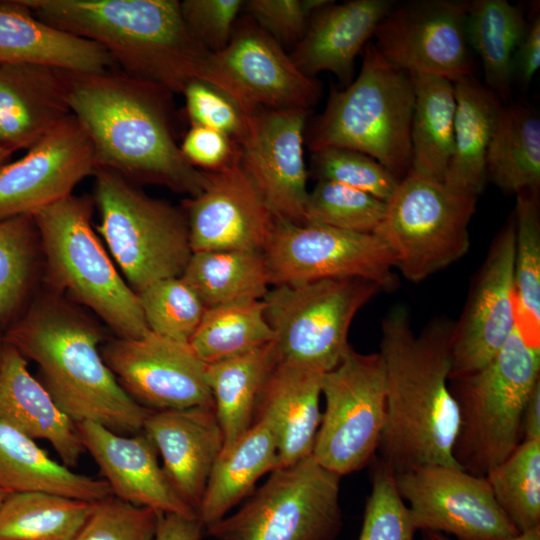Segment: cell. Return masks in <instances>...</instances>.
Wrapping results in <instances>:
<instances>
[{"instance_id": "1f68e13d", "label": "cell", "mask_w": 540, "mask_h": 540, "mask_svg": "<svg viewBox=\"0 0 540 540\" xmlns=\"http://www.w3.org/2000/svg\"><path fill=\"white\" fill-rule=\"evenodd\" d=\"M278 362L273 342L206 364V381L223 433L222 450L231 447L254 423L264 385Z\"/></svg>"}, {"instance_id": "680465c9", "label": "cell", "mask_w": 540, "mask_h": 540, "mask_svg": "<svg viewBox=\"0 0 540 540\" xmlns=\"http://www.w3.org/2000/svg\"><path fill=\"white\" fill-rule=\"evenodd\" d=\"M9 494L11 493L6 490L0 489V506Z\"/></svg>"}, {"instance_id": "ac0fdd59", "label": "cell", "mask_w": 540, "mask_h": 540, "mask_svg": "<svg viewBox=\"0 0 540 540\" xmlns=\"http://www.w3.org/2000/svg\"><path fill=\"white\" fill-rule=\"evenodd\" d=\"M513 213L499 230L473 277L463 311L450 335V379L471 374L486 365L515 328Z\"/></svg>"}, {"instance_id": "cb8c5ba5", "label": "cell", "mask_w": 540, "mask_h": 540, "mask_svg": "<svg viewBox=\"0 0 540 540\" xmlns=\"http://www.w3.org/2000/svg\"><path fill=\"white\" fill-rule=\"evenodd\" d=\"M391 0L331 1L316 11L290 58L305 75L328 71L351 83L355 61L393 7Z\"/></svg>"}, {"instance_id": "3957f363", "label": "cell", "mask_w": 540, "mask_h": 540, "mask_svg": "<svg viewBox=\"0 0 540 540\" xmlns=\"http://www.w3.org/2000/svg\"><path fill=\"white\" fill-rule=\"evenodd\" d=\"M104 328L78 304L41 284L4 341L39 367L40 382L75 423L142 432L152 410L135 402L105 363Z\"/></svg>"}, {"instance_id": "d6a6232c", "label": "cell", "mask_w": 540, "mask_h": 540, "mask_svg": "<svg viewBox=\"0 0 540 540\" xmlns=\"http://www.w3.org/2000/svg\"><path fill=\"white\" fill-rule=\"evenodd\" d=\"M409 75L414 91L410 171L444 182L454 146V84L440 76Z\"/></svg>"}, {"instance_id": "d590c367", "label": "cell", "mask_w": 540, "mask_h": 540, "mask_svg": "<svg viewBox=\"0 0 540 540\" xmlns=\"http://www.w3.org/2000/svg\"><path fill=\"white\" fill-rule=\"evenodd\" d=\"M486 174L507 192L539 190L540 119L520 103L503 106L487 154Z\"/></svg>"}, {"instance_id": "4316f807", "label": "cell", "mask_w": 540, "mask_h": 540, "mask_svg": "<svg viewBox=\"0 0 540 540\" xmlns=\"http://www.w3.org/2000/svg\"><path fill=\"white\" fill-rule=\"evenodd\" d=\"M0 419L23 434L50 443L66 467L85 451L76 423L28 370L27 359L5 342L0 362Z\"/></svg>"}, {"instance_id": "ab89813d", "label": "cell", "mask_w": 540, "mask_h": 540, "mask_svg": "<svg viewBox=\"0 0 540 540\" xmlns=\"http://www.w3.org/2000/svg\"><path fill=\"white\" fill-rule=\"evenodd\" d=\"M273 342L262 300H243L206 308L189 341L206 364L236 356Z\"/></svg>"}, {"instance_id": "4dcf8cb0", "label": "cell", "mask_w": 540, "mask_h": 540, "mask_svg": "<svg viewBox=\"0 0 540 540\" xmlns=\"http://www.w3.org/2000/svg\"><path fill=\"white\" fill-rule=\"evenodd\" d=\"M277 465L274 434L264 420H255L231 447L221 451L212 468L197 510L204 529L224 518Z\"/></svg>"}, {"instance_id": "52a82bcc", "label": "cell", "mask_w": 540, "mask_h": 540, "mask_svg": "<svg viewBox=\"0 0 540 540\" xmlns=\"http://www.w3.org/2000/svg\"><path fill=\"white\" fill-rule=\"evenodd\" d=\"M539 381L540 347L516 327L486 365L449 379L460 417L453 457L463 470L485 477L522 442L523 411Z\"/></svg>"}, {"instance_id": "836d02e7", "label": "cell", "mask_w": 540, "mask_h": 540, "mask_svg": "<svg viewBox=\"0 0 540 540\" xmlns=\"http://www.w3.org/2000/svg\"><path fill=\"white\" fill-rule=\"evenodd\" d=\"M526 25L523 11L506 0L469 1L467 42L482 61L485 86L501 102L511 96L513 58Z\"/></svg>"}, {"instance_id": "277c9868", "label": "cell", "mask_w": 540, "mask_h": 540, "mask_svg": "<svg viewBox=\"0 0 540 540\" xmlns=\"http://www.w3.org/2000/svg\"><path fill=\"white\" fill-rule=\"evenodd\" d=\"M47 24L103 47L117 67L183 92L202 80L209 51L194 37L177 0H19Z\"/></svg>"}, {"instance_id": "8992f818", "label": "cell", "mask_w": 540, "mask_h": 540, "mask_svg": "<svg viewBox=\"0 0 540 540\" xmlns=\"http://www.w3.org/2000/svg\"><path fill=\"white\" fill-rule=\"evenodd\" d=\"M362 52L358 76L344 90L331 91L307 143L312 152L336 147L366 154L401 181L411 164V77L391 65L374 42Z\"/></svg>"}, {"instance_id": "83f0119b", "label": "cell", "mask_w": 540, "mask_h": 540, "mask_svg": "<svg viewBox=\"0 0 540 540\" xmlns=\"http://www.w3.org/2000/svg\"><path fill=\"white\" fill-rule=\"evenodd\" d=\"M5 63L78 72L118 68L103 47L39 20L19 0L0 1V64Z\"/></svg>"}, {"instance_id": "7a4b0ae2", "label": "cell", "mask_w": 540, "mask_h": 540, "mask_svg": "<svg viewBox=\"0 0 540 540\" xmlns=\"http://www.w3.org/2000/svg\"><path fill=\"white\" fill-rule=\"evenodd\" d=\"M63 74L71 113L90 136L98 167L189 197L201 191L205 172L187 162L175 138L173 93L119 68Z\"/></svg>"}, {"instance_id": "6f0895ef", "label": "cell", "mask_w": 540, "mask_h": 540, "mask_svg": "<svg viewBox=\"0 0 540 540\" xmlns=\"http://www.w3.org/2000/svg\"><path fill=\"white\" fill-rule=\"evenodd\" d=\"M4 345H5V341H4V332H3V330L0 328V362H1V358H2V353H3Z\"/></svg>"}, {"instance_id": "60d3db41", "label": "cell", "mask_w": 540, "mask_h": 540, "mask_svg": "<svg viewBox=\"0 0 540 540\" xmlns=\"http://www.w3.org/2000/svg\"><path fill=\"white\" fill-rule=\"evenodd\" d=\"M485 478L519 534L540 526V440L522 441Z\"/></svg>"}, {"instance_id": "d6986e66", "label": "cell", "mask_w": 540, "mask_h": 540, "mask_svg": "<svg viewBox=\"0 0 540 540\" xmlns=\"http://www.w3.org/2000/svg\"><path fill=\"white\" fill-rule=\"evenodd\" d=\"M97 167L90 136L70 114L23 157L0 167V220L33 215L66 198Z\"/></svg>"}, {"instance_id": "7c38bea8", "label": "cell", "mask_w": 540, "mask_h": 540, "mask_svg": "<svg viewBox=\"0 0 540 540\" xmlns=\"http://www.w3.org/2000/svg\"><path fill=\"white\" fill-rule=\"evenodd\" d=\"M325 410L312 451L324 468L340 476L362 469L378 450L386 416V383L379 352L351 346L322 376Z\"/></svg>"}, {"instance_id": "d4e9b609", "label": "cell", "mask_w": 540, "mask_h": 540, "mask_svg": "<svg viewBox=\"0 0 540 540\" xmlns=\"http://www.w3.org/2000/svg\"><path fill=\"white\" fill-rule=\"evenodd\" d=\"M71 113L63 69L0 64V145L29 149Z\"/></svg>"}, {"instance_id": "8d00e7d4", "label": "cell", "mask_w": 540, "mask_h": 540, "mask_svg": "<svg viewBox=\"0 0 540 540\" xmlns=\"http://www.w3.org/2000/svg\"><path fill=\"white\" fill-rule=\"evenodd\" d=\"M44 258L32 215L0 220V328L24 313L42 284Z\"/></svg>"}, {"instance_id": "db71d44e", "label": "cell", "mask_w": 540, "mask_h": 540, "mask_svg": "<svg viewBox=\"0 0 540 540\" xmlns=\"http://www.w3.org/2000/svg\"><path fill=\"white\" fill-rule=\"evenodd\" d=\"M522 441L540 440V381L533 388L522 417Z\"/></svg>"}, {"instance_id": "f546056e", "label": "cell", "mask_w": 540, "mask_h": 540, "mask_svg": "<svg viewBox=\"0 0 540 540\" xmlns=\"http://www.w3.org/2000/svg\"><path fill=\"white\" fill-rule=\"evenodd\" d=\"M0 489L9 493L46 492L95 502L112 491L104 479L53 460L35 440L0 419Z\"/></svg>"}, {"instance_id": "f1b7e54d", "label": "cell", "mask_w": 540, "mask_h": 540, "mask_svg": "<svg viewBox=\"0 0 540 540\" xmlns=\"http://www.w3.org/2000/svg\"><path fill=\"white\" fill-rule=\"evenodd\" d=\"M456 97L453 154L444 184L478 197L484 189L486 154L503 107L498 96L473 75L453 81Z\"/></svg>"}, {"instance_id": "5bb4252c", "label": "cell", "mask_w": 540, "mask_h": 540, "mask_svg": "<svg viewBox=\"0 0 540 540\" xmlns=\"http://www.w3.org/2000/svg\"><path fill=\"white\" fill-rule=\"evenodd\" d=\"M271 286L329 278H363L382 291L398 285L395 258L375 234L277 218L266 246Z\"/></svg>"}, {"instance_id": "603a6c76", "label": "cell", "mask_w": 540, "mask_h": 540, "mask_svg": "<svg viewBox=\"0 0 540 540\" xmlns=\"http://www.w3.org/2000/svg\"><path fill=\"white\" fill-rule=\"evenodd\" d=\"M142 431L160 454L172 487L197 514L224 444L214 407L152 411Z\"/></svg>"}, {"instance_id": "ee69618b", "label": "cell", "mask_w": 540, "mask_h": 540, "mask_svg": "<svg viewBox=\"0 0 540 540\" xmlns=\"http://www.w3.org/2000/svg\"><path fill=\"white\" fill-rule=\"evenodd\" d=\"M318 180L340 183L387 202L399 180L378 161L358 151L327 147L312 154Z\"/></svg>"}, {"instance_id": "bcb514c9", "label": "cell", "mask_w": 540, "mask_h": 540, "mask_svg": "<svg viewBox=\"0 0 540 540\" xmlns=\"http://www.w3.org/2000/svg\"><path fill=\"white\" fill-rule=\"evenodd\" d=\"M160 513L112 494L94 502L74 540H154Z\"/></svg>"}, {"instance_id": "30bf717a", "label": "cell", "mask_w": 540, "mask_h": 540, "mask_svg": "<svg viewBox=\"0 0 540 540\" xmlns=\"http://www.w3.org/2000/svg\"><path fill=\"white\" fill-rule=\"evenodd\" d=\"M380 291L357 277L273 286L263 301L278 361L321 373L333 369L350 347L355 315Z\"/></svg>"}, {"instance_id": "7bdbcfd3", "label": "cell", "mask_w": 540, "mask_h": 540, "mask_svg": "<svg viewBox=\"0 0 540 540\" xmlns=\"http://www.w3.org/2000/svg\"><path fill=\"white\" fill-rule=\"evenodd\" d=\"M137 294L149 331L189 343L206 308L181 276L157 280Z\"/></svg>"}, {"instance_id": "c3c4849f", "label": "cell", "mask_w": 540, "mask_h": 540, "mask_svg": "<svg viewBox=\"0 0 540 540\" xmlns=\"http://www.w3.org/2000/svg\"><path fill=\"white\" fill-rule=\"evenodd\" d=\"M329 0H249L244 2L249 17L280 45H296L303 37L311 16Z\"/></svg>"}, {"instance_id": "f6af8a7d", "label": "cell", "mask_w": 540, "mask_h": 540, "mask_svg": "<svg viewBox=\"0 0 540 540\" xmlns=\"http://www.w3.org/2000/svg\"><path fill=\"white\" fill-rule=\"evenodd\" d=\"M416 531L409 508L397 490L394 472L379 460L358 540H414Z\"/></svg>"}, {"instance_id": "5b68a950", "label": "cell", "mask_w": 540, "mask_h": 540, "mask_svg": "<svg viewBox=\"0 0 540 540\" xmlns=\"http://www.w3.org/2000/svg\"><path fill=\"white\" fill-rule=\"evenodd\" d=\"M93 196L71 194L35 214L42 284L91 310L116 337L149 332L138 294L116 269L93 227Z\"/></svg>"}, {"instance_id": "816d5d0a", "label": "cell", "mask_w": 540, "mask_h": 540, "mask_svg": "<svg viewBox=\"0 0 540 540\" xmlns=\"http://www.w3.org/2000/svg\"><path fill=\"white\" fill-rule=\"evenodd\" d=\"M540 66V16L539 10L526 25L525 33L513 58V77L528 84Z\"/></svg>"}, {"instance_id": "9c48e42d", "label": "cell", "mask_w": 540, "mask_h": 540, "mask_svg": "<svg viewBox=\"0 0 540 540\" xmlns=\"http://www.w3.org/2000/svg\"><path fill=\"white\" fill-rule=\"evenodd\" d=\"M477 198L409 170L374 234L388 246L403 277L420 283L467 254Z\"/></svg>"}, {"instance_id": "7dc6e473", "label": "cell", "mask_w": 540, "mask_h": 540, "mask_svg": "<svg viewBox=\"0 0 540 540\" xmlns=\"http://www.w3.org/2000/svg\"><path fill=\"white\" fill-rule=\"evenodd\" d=\"M182 94L191 125L215 129L239 143L246 130L247 115L233 98L202 80L189 82Z\"/></svg>"}, {"instance_id": "6da1fadb", "label": "cell", "mask_w": 540, "mask_h": 540, "mask_svg": "<svg viewBox=\"0 0 540 540\" xmlns=\"http://www.w3.org/2000/svg\"><path fill=\"white\" fill-rule=\"evenodd\" d=\"M452 326L436 317L415 333L403 305L383 317L386 416L378 450L394 474L423 465L460 467L453 457L460 417L449 386Z\"/></svg>"}, {"instance_id": "11a10c76", "label": "cell", "mask_w": 540, "mask_h": 540, "mask_svg": "<svg viewBox=\"0 0 540 540\" xmlns=\"http://www.w3.org/2000/svg\"><path fill=\"white\" fill-rule=\"evenodd\" d=\"M427 540H452L450 537L442 533L425 532ZM509 540H540V526L530 531L521 533Z\"/></svg>"}, {"instance_id": "74e56055", "label": "cell", "mask_w": 540, "mask_h": 540, "mask_svg": "<svg viewBox=\"0 0 540 540\" xmlns=\"http://www.w3.org/2000/svg\"><path fill=\"white\" fill-rule=\"evenodd\" d=\"M93 505L46 492L11 493L0 506V540H74Z\"/></svg>"}, {"instance_id": "2e32d148", "label": "cell", "mask_w": 540, "mask_h": 540, "mask_svg": "<svg viewBox=\"0 0 540 540\" xmlns=\"http://www.w3.org/2000/svg\"><path fill=\"white\" fill-rule=\"evenodd\" d=\"M469 1L425 0L393 5L375 33V46L409 74L455 81L472 75L466 36Z\"/></svg>"}, {"instance_id": "9f6ffc18", "label": "cell", "mask_w": 540, "mask_h": 540, "mask_svg": "<svg viewBox=\"0 0 540 540\" xmlns=\"http://www.w3.org/2000/svg\"><path fill=\"white\" fill-rule=\"evenodd\" d=\"M13 152L2 147L0 145V167L3 166L4 164L8 163V160L10 159V157L12 156Z\"/></svg>"}, {"instance_id": "e575fe53", "label": "cell", "mask_w": 540, "mask_h": 540, "mask_svg": "<svg viewBox=\"0 0 540 540\" xmlns=\"http://www.w3.org/2000/svg\"><path fill=\"white\" fill-rule=\"evenodd\" d=\"M181 277L205 308L243 300H262L271 286L262 252H193Z\"/></svg>"}, {"instance_id": "f5cc1de1", "label": "cell", "mask_w": 540, "mask_h": 540, "mask_svg": "<svg viewBox=\"0 0 540 540\" xmlns=\"http://www.w3.org/2000/svg\"><path fill=\"white\" fill-rule=\"evenodd\" d=\"M203 529L198 518L160 513L154 540H200Z\"/></svg>"}, {"instance_id": "8fae6325", "label": "cell", "mask_w": 540, "mask_h": 540, "mask_svg": "<svg viewBox=\"0 0 540 540\" xmlns=\"http://www.w3.org/2000/svg\"><path fill=\"white\" fill-rule=\"evenodd\" d=\"M340 478L311 454L273 470L238 511L206 530L216 540H335Z\"/></svg>"}, {"instance_id": "f35d334b", "label": "cell", "mask_w": 540, "mask_h": 540, "mask_svg": "<svg viewBox=\"0 0 540 540\" xmlns=\"http://www.w3.org/2000/svg\"><path fill=\"white\" fill-rule=\"evenodd\" d=\"M513 303L515 327L540 347V213L538 191L516 193Z\"/></svg>"}, {"instance_id": "ba28073f", "label": "cell", "mask_w": 540, "mask_h": 540, "mask_svg": "<svg viewBox=\"0 0 540 540\" xmlns=\"http://www.w3.org/2000/svg\"><path fill=\"white\" fill-rule=\"evenodd\" d=\"M95 229L136 292L165 278L182 275L191 255L183 208L153 198L116 171L97 167Z\"/></svg>"}, {"instance_id": "9a60e30c", "label": "cell", "mask_w": 540, "mask_h": 540, "mask_svg": "<svg viewBox=\"0 0 540 540\" xmlns=\"http://www.w3.org/2000/svg\"><path fill=\"white\" fill-rule=\"evenodd\" d=\"M394 475L416 530L451 534L458 540H509L519 535L485 477L436 464Z\"/></svg>"}, {"instance_id": "ffe728a7", "label": "cell", "mask_w": 540, "mask_h": 540, "mask_svg": "<svg viewBox=\"0 0 540 540\" xmlns=\"http://www.w3.org/2000/svg\"><path fill=\"white\" fill-rule=\"evenodd\" d=\"M310 110L259 109L247 115L240 164L277 218L305 223L304 131Z\"/></svg>"}, {"instance_id": "4fadbf2b", "label": "cell", "mask_w": 540, "mask_h": 540, "mask_svg": "<svg viewBox=\"0 0 540 540\" xmlns=\"http://www.w3.org/2000/svg\"><path fill=\"white\" fill-rule=\"evenodd\" d=\"M202 81L227 93L246 115L259 109L310 110L321 95L320 84L250 17L236 22L225 48L209 53Z\"/></svg>"}, {"instance_id": "e0dca14e", "label": "cell", "mask_w": 540, "mask_h": 540, "mask_svg": "<svg viewBox=\"0 0 540 540\" xmlns=\"http://www.w3.org/2000/svg\"><path fill=\"white\" fill-rule=\"evenodd\" d=\"M101 354L123 390L147 409L214 407L206 363L189 343L149 331L136 339L108 337Z\"/></svg>"}, {"instance_id": "484cf974", "label": "cell", "mask_w": 540, "mask_h": 540, "mask_svg": "<svg viewBox=\"0 0 540 540\" xmlns=\"http://www.w3.org/2000/svg\"><path fill=\"white\" fill-rule=\"evenodd\" d=\"M323 374L308 367L278 361L264 385L255 420H264L274 434L277 468L312 454L322 417Z\"/></svg>"}, {"instance_id": "b9f144b4", "label": "cell", "mask_w": 540, "mask_h": 540, "mask_svg": "<svg viewBox=\"0 0 540 540\" xmlns=\"http://www.w3.org/2000/svg\"><path fill=\"white\" fill-rule=\"evenodd\" d=\"M386 202L364 191L326 180H318L309 191L305 223L374 234L380 226Z\"/></svg>"}, {"instance_id": "7402d4cb", "label": "cell", "mask_w": 540, "mask_h": 540, "mask_svg": "<svg viewBox=\"0 0 540 540\" xmlns=\"http://www.w3.org/2000/svg\"><path fill=\"white\" fill-rule=\"evenodd\" d=\"M76 427L85 451L114 496L161 513L197 518L172 487L154 444L143 431L124 435L89 421L76 423Z\"/></svg>"}, {"instance_id": "681fc988", "label": "cell", "mask_w": 540, "mask_h": 540, "mask_svg": "<svg viewBox=\"0 0 540 540\" xmlns=\"http://www.w3.org/2000/svg\"><path fill=\"white\" fill-rule=\"evenodd\" d=\"M242 0H184L181 12L191 33L211 53L229 43L237 17L244 8Z\"/></svg>"}, {"instance_id": "f907efd6", "label": "cell", "mask_w": 540, "mask_h": 540, "mask_svg": "<svg viewBox=\"0 0 540 540\" xmlns=\"http://www.w3.org/2000/svg\"><path fill=\"white\" fill-rule=\"evenodd\" d=\"M180 150L190 165L206 172L223 169L240 157L239 146L232 138L200 125H191Z\"/></svg>"}, {"instance_id": "44dd1931", "label": "cell", "mask_w": 540, "mask_h": 540, "mask_svg": "<svg viewBox=\"0 0 540 540\" xmlns=\"http://www.w3.org/2000/svg\"><path fill=\"white\" fill-rule=\"evenodd\" d=\"M205 172L201 191L183 200L193 252L242 250L264 252L277 217L238 160Z\"/></svg>"}]
</instances>
